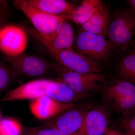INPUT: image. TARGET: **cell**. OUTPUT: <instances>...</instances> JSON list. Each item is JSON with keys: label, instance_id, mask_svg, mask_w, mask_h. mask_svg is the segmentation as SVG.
Returning a JSON list of instances; mask_svg holds the SVG:
<instances>
[{"label": "cell", "instance_id": "6da1fadb", "mask_svg": "<svg viewBox=\"0 0 135 135\" xmlns=\"http://www.w3.org/2000/svg\"><path fill=\"white\" fill-rule=\"evenodd\" d=\"M42 97L65 103H73L84 97L61 81L42 79L30 81L11 90L0 99V102L33 100Z\"/></svg>", "mask_w": 135, "mask_h": 135}, {"label": "cell", "instance_id": "ffe728a7", "mask_svg": "<svg viewBox=\"0 0 135 135\" xmlns=\"http://www.w3.org/2000/svg\"><path fill=\"white\" fill-rule=\"evenodd\" d=\"M13 73L4 63L0 62V91L7 88L13 77Z\"/></svg>", "mask_w": 135, "mask_h": 135}, {"label": "cell", "instance_id": "277c9868", "mask_svg": "<svg viewBox=\"0 0 135 135\" xmlns=\"http://www.w3.org/2000/svg\"><path fill=\"white\" fill-rule=\"evenodd\" d=\"M135 35V15L130 11H120L110 20L107 35L112 50L123 51Z\"/></svg>", "mask_w": 135, "mask_h": 135}, {"label": "cell", "instance_id": "44dd1931", "mask_svg": "<svg viewBox=\"0 0 135 135\" xmlns=\"http://www.w3.org/2000/svg\"><path fill=\"white\" fill-rule=\"evenodd\" d=\"M121 117L120 124L125 131L124 134L135 135V112Z\"/></svg>", "mask_w": 135, "mask_h": 135}, {"label": "cell", "instance_id": "8fae6325", "mask_svg": "<svg viewBox=\"0 0 135 135\" xmlns=\"http://www.w3.org/2000/svg\"><path fill=\"white\" fill-rule=\"evenodd\" d=\"M108 110L104 105L91 107L86 113L77 135H104L108 129Z\"/></svg>", "mask_w": 135, "mask_h": 135}, {"label": "cell", "instance_id": "484cf974", "mask_svg": "<svg viewBox=\"0 0 135 135\" xmlns=\"http://www.w3.org/2000/svg\"><path fill=\"white\" fill-rule=\"evenodd\" d=\"M134 47L135 49V41H134Z\"/></svg>", "mask_w": 135, "mask_h": 135}, {"label": "cell", "instance_id": "603a6c76", "mask_svg": "<svg viewBox=\"0 0 135 135\" xmlns=\"http://www.w3.org/2000/svg\"><path fill=\"white\" fill-rule=\"evenodd\" d=\"M127 2L130 7V11L135 15V0H129Z\"/></svg>", "mask_w": 135, "mask_h": 135}, {"label": "cell", "instance_id": "ac0fdd59", "mask_svg": "<svg viewBox=\"0 0 135 135\" xmlns=\"http://www.w3.org/2000/svg\"><path fill=\"white\" fill-rule=\"evenodd\" d=\"M22 129L16 120L4 118L0 120V135H20Z\"/></svg>", "mask_w": 135, "mask_h": 135}, {"label": "cell", "instance_id": "e0dca14e", "mask_svg": "<svg viewBox=\"0 0 135 135\" xmlns=\"http://www.w3.org/2000/svg\"><path fill=\"white\" fill-rule=\"evenodd\" d=\"M120 79L135 85V51L123 57L118 67Z\"/></svg>", "mask_w": 135, "mask_h": 135}, {"label": "cell", "instance_id": "5bb4252c", "mask_svg": "<svg viewBox=\"0 0 135 135\" xmlns=\"http://www.w3.org/2000/svg\"><path fill=\"white\" fill-rule=\"evenodd\" d=\"M110 14L103 2L89 19L81 25L83 30L106 38Z\"/></svg>", "mask_w": 135, "mask_h": 135}, {"label": "cell", "instance_id": "3957f363", "mask_svg": "<svg viewBox=\"0 0 135 135\" xmlns=\"http://www.w3.org/2000/svg\"><path fill=\"white\" fill-rule=\"evenodd\" d=\"M103 105L121 116L135 112V85L118 80L103 85L99 91Z\"/></svg>", "mask_w": 135, "mask_h": 135}, {"label": "cell", "instance_id": "d4e9b609", "mask_svg": "<svg viewBox=\"0 0 135 135\" xmlns=\"http://www.w3.org/2000/svg\"><path fill=\"white\" fill-rule=\"evenodd\" d=\"M1 119V114H0V120Z\"/></svg>", "mask_w": 135, "mask_h": 135}, {"label": "cell", "instance_id": "d6986e66", "mask_svg": "<svg viewBox=\"0 0 135 135\" xmlns=\"http://www.w3.org/2000/svg\"><path fill=\"white\" fill-rule=\"evenodd\" d=\"M20 135H68L66 134L60 130L44 126L38 127L24 128L22 129ZM71 135H77L76 133Z\"/></svg>", "mask_w": 135, "mask_h": 135}, {"label": "cell", "instance_id": "2e32d148", "mask_svg": "<svg viewBox=\"0 0 135 135\" xmlns=\"http://www.w3.org/2000/svg\"><path fill=\"white\" fill-rule=\"evenodd\" d=\"M102 2L99 0H84L80 5L68 16L66 20H70L77 25H82L89 19Z\"/></svg>", "mask_w": 135, "mask_h": 135}, {"label": "cell", "instance_id": "4fadbf2b", "mask_svg": "<svg viewBox=\"0 0 135 135\" xmlns=\"http://www.w3.org/2000/svg\"><path fill=\"white\" fill-rule=\"evenodd\" d=\"M41 35L56 49H73L75 40L74 32L71 26L66 21L60 23L53 32Z\"/></svg>", "mask_w": 135, "mask_h": 135}, {"label": "cell", "instance_id": "7c38bea8", "mask_svg": "<svg viewBox=\"0 0 135 135\" xmlns=\"http://www.w3.org/2000/svg\"><path fill=\"white\" fill-rule=\"evenodd\" d=\"M75 105L73 103H61L48 97H42L31 101L29 108L31 112L36 118L46 119L54 118Z\"/></svg>", "mask_w": 135, "mask_h": 135}, {"label": "cell", "instance_id": "52a82bcc", "mask_svg": "<svg viewBox=\"0 0 135 135\" xmlns=\"http://www.w3.org/2000/svg\"><path fill=\"white\" fill-rule=\"evenodd\" d=\"M105 77L102 73L63 71L56 80L65 83L77 94L85 97L91 92L99 91Z\"/></svg>", "mask_w": 135, "mask_h": 135}, {"label": "cell", "instance_id": "cb8c5ba5", "mask_svg": "<svg viewBox=\"0 0 135 135\" xmlns=\"http://www.w3.org/2000/svg\"><path fill=\"white\" fill-rule=\"evenodd\" d=\"M104 135H123V134L108 129Z\"/></svg>", "mask_w": 135, "mask_h": 135}, {"label": "cell", "instance_id": "30bf717a", "mask_svg": "<svg viewBox=\"0 0 135 135\" xmlns=\"http://www.w3.org/2000/svg\"><path fill=\"white\" fill-rule=\"evenodd\" d=\"M90 108L75 105L52 118L45 126L57 129L66 134H74L80 128Z\"/></svg>", "mask_w": 135, "mask_h": 135}, {"label": "cell", "instance_id": "9c48e42d", "mask_svg": "<svg viewBox=\"0 0 135 135\" xmlns=\"http://www.w3.org/2000/svg\"><path fill=\"white\" fill-rule=\"evenodd\" d=\"M25 29L13 25L4 26L0 29V50L8 56L23 54L28 44Z\"/></svg>", "mask_w": 135, "mask_h": 135}, {"label": "cell", "instance_id": "4316f807", "mask_svg": "<svg viewBox=\"0 0 135 135\" xmlns=\"http://www.w3.org/2000/svg\"><path fill=\"white\" fill-rule=\"evenodd\" d=\"M123 135H125V134H123Z\"/></svg>", "mask_w": 135, "mask_h": 135}, {"label": "cell", "instance_id": "7a4b0ae2", "mask_svg": "<svg viewBox=\"0 0 135 135\" xmlns=\"http://www.w3.org/2000/svg\"><path fill=\"white\" fill-rule=\"evenodd\" d=\"M26 32L46 47L57 65L63 71L81 73H102L103 68L99 64L94 62L73 49L57 50L54 48L41 34L34 28L28 27Z\"/></svg>", "mask_w": 135, "mask_h": 135}, {"label": "cell", "instance_id": "9a60e30c", "mask_svg": "<svg viewBox=\"0 0 135 135\" xmlns=\"http://www.w3.org/2000/svg\"><path fill=\"white\" fill-rule=\"evenodd\" d=\"M37 9L50 15L66 17L76 7L64 0H27Z\"/></svg>", "mask_w": 135, "mask_h": 135}, {"label": "cell", "instance_id": "83f0119b", "mask_svg": "<svg viewBox=\"0 0 135 135\" xmlns=\"http://www.w3.org/2000/svg\"></svg>", "mask_w": 135, "mask_h": 135}, {"label": "cell", "instance_id": "8992f818", "mask_svg": "<svg viewBox=\"0 0 135 135\" xmlns=\"http://www.w3.org/2000/svg\"><path fill=\"white\" fill-rule=\"evenodd\" d=\"M73 47L75 51L98 64L108 58L112 50L106 38L83 30L77 35Z\"/></svg>", "mask_w": 135, "mask_h": 135}, {"label": "cell", "instance_id": "7402d4cb", "mask_svg": "<svg viewBox=\"0 0 135 135\" xmlns=\"http://www.w3.org/2000/svg\"><path fill=\"white\" fill-rule=\"evenodd\" d=\"M8 16V7L0 9V29L4 26Z\"/></svg>", "mask_w": 135, "mask_h": 135}, {"label": "cell", "instance_id": "ba28073f", "mask_svg": "<svg viewBox=\"0 0 135 135\" xmlns=\"http://www.w3.org/2000/svg\"><path fill=\"white\" fill-rule=\"evenodd\" d=\"M12 2L15 7L29 18L34 29L44 35L53 32L60 23L66 20L62 17L50 15L37 9L27 0H15Z\"/></svg>", "mask_w": 135, "mask_h": 135}, {"label": "cell", "instance_id": "5b68a950", "mask_svg": "<svg viewBox=\"0 0 135 135\" xmlns=\"http://www.w3.org/2000/svg\"><path fill=\"white\" fill-rule=\"evenodd\" d=\"M5 60L15 73L27 78L48 76L52 71L60 68L57 64H51L41 57L32 55L22 54L16 56H7Z\"/></svg>", "mask_w": 135, "mask_h": 135}]
</instances>
